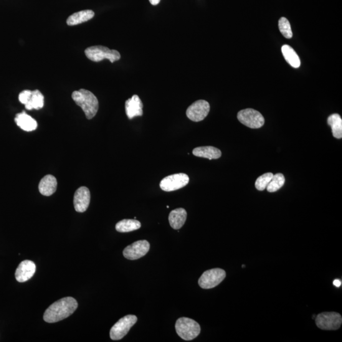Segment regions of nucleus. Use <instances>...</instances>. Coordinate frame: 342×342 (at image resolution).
Segmentation results:
<instances>
[{
  "label": "nucleus",
  "instance_id": "nucleus-1",
  "mask_svg": "<svg viewBox=\"0 0 342 342\" xmlns=\"http://www.w3.org/2000/svg\"><path fill=\"white\" fill-rule=\"evenodd\" d=\"M78 307V301L72 297L68 296L61 298L46 310L43 319L47 323H57L72 315Z\"/></svg>",
  "mask_w": 342,
  "mask_h": 342
},
{
  "label": "nucleus",
  "instance_id": "nucleus-2",
  "mask_svg": "<svg viewBox=\"0 0 342 342\" xmlns=\"http://www.w3.org/2000/svg\"><path fill=\"white\" fill-rule=\"evenodd\" d=\"M72 98L75 103L83 109L86 118L91 119L96 116L99 108L98 100L91 91L81 89L73 91Z\"/></svg>",
  "mask_w": 342,
  "mask_h": 342
},
{
  "label": "nucleus",
  "instance_id": "nucleus-3",
  "mask_svg": "<svg viewBox=\"0 0 342 342\" xmlns=\"http://www.w3.org/2000/svg\"><path fill=\"white\" fill-rule=\"evenodd\" d=\"M175 328L177 334L186 341L197 338L201 331L200 324L197 322L187 318L177 319Z\"/></svg>",
  "mask_w": 342,
  "mask_h": 342
},
{
  "label": "nucleus",
  "instance_id": "nucleus-4",
  "mask_svg": "<svg viewBox=\"0 0 342 342\" xmlns=\"http://www.w3.org/2000/svg\"><path fill=\"white\" fill-rule=\"evenodd\" d=\"M85 55L88 59L95 62L107 59L113 63L121 59V54L118 51L110 50L103 46H94L86 48Z\"/></svg>",
  "mask_w": 342,
  "mask_h": 342
},
{
  "label": "nucleus",
  "instance_id": "nucleus-5",
  "mask_svg": "<svg viewBox=\"0 0 342 342\" xmlns=\"http://www.w3.org/2000/svg\"><path fill=\"white\" fill-rule=\"evenodd\" d=\"M138 318L134 315H128L119 319L114 325L111 327L110 331V336L113 340H119L124 338L128 334L132 327L136 324Z\"/></svg>",
  "mask_w": 342,
  "mask_h": 342
},
{
  "label": "nucleus",
  "instance_id": "nucleus-6",
  "mask_svg": "<svg viewBox=\"0 0 342 342\" xmlns=\"http://www.w3.org/2000/svg\"><path fill=\"white\" fill-rule=\"evenodd\" d=\"M237 118L243 125L252 129L260 128L265 123L264 118L262 114L252 108L240 110L238 113Z\"/></svg>",
  "mask_w": 342,
  "mask_h": 342
},
{
  "label": "nucleus",
  "instance_id": "nucleus-7",
  "mask_svg": "<svg viewBox=\"0 0 342 342\" xmlns=\"http://www.w3.org/2000/svg\"><path fill=\"white\" fill-rule=\"evenodd\" d=\"M226 276L225 271L220 268L205 271L199 280V285L203 289H210L219 285Z\"/></svg>",
  "mask_w": 342,
  "mask_h": 342
},
{
  "label": "nucleus",
  "instance_id": "nucleus-8",
  "mask_svg": "<svg viewBox=\"0 0 342 342\" xmlns=\"http://www.w3.org/2000/svg\"><path fill=\"white\" fill-rule=\"evenodd\" d=\"M315 320L317 326L323 330H336L342 323L341 316L334 312L319 314Z\"/></svg>",
  "mask_w": 342,
  "mask_h": 342
},
{
  "label": "nucleus",
  "instance_id": "nucleus-9",
  "mask_svg": "<svg viewBox=\"0 0 342 342\" xmlns=\"http://www.w3.org/2000/svg\"><path fill=\"white\" fill-rule=\"evenodd\" d=\"M189 177L184 173H178L165 177L161 181L160 187L165 192H173L182 188L188 184Z\"/></svg>",
  "mask_w": 342,
  "mask_h": 342
},
{
  "label": "nucleus",
  "instance_id": "nucleus-10",
  "mask_svg": "<svg viewBox=\"0 0 342 342\" xmlns=\"http://www.w3.org/2000/svg\"><path fill=\"white\" fill-rule=\"evenodd\" d=\"M210 105L207 101L200 100L195 101L187 108L186 116L194 122H200L204 120L209 114Z\"/></svg>",
  "mask_w": 342,
  "mask_h": 342
},
{
  "label": "nucleus",
  "instance_id": "nucleus-11",
  "mask_svg": "<svg viewBox=\"0 0 342 342\" xmlns=\"http://www.w3.org/2000/svg\"><path fill=\"white\" fill-rule=\"evenodd\" d=\"M149 243L146 240H139L128 246L123 251L124 257L129 260H137L145 255L149 250Z\"/></svg>",
  "mask_w": 342,
  "mask_h": 342
},
{
  "label": "nucleus",
  "instance_id": "nucleus-12",
  "mask_svg": "<svg viewBox=\"0 0 342 342\" xmlns=\"http://www.w3.org/2000/svg\"><path fill=\"white\" fill-rule=\"evenodd\" d=\"M91 195L90 190L85 186H81L76 190L73 196V205L78 212H84L90 205Z\"/></svg>",
  "mask_w": 342,
  "mask_h": 342
},
{
  "label": "nucleus",
  "instance_id": "nucleus-13",
  "mask_svg": "<svg viewBox=\"0 0 342 342\" xmlns=\"http://www.w3.org/2000/svg\"><path fill=\"white\" fill-rule=\"evenodd\" d=\"M35 269L36 267L32 261L29 260L22 261L17 268L15 278L20 283L25 282L34 276Z\"/></svg>",
  "mask_w": 342,
  "mask_h": 342
},
{
  "label": "nucleus",
  "instance_id": "nucleus-14",
  "mask_svg": "<svg viewBox=\"0 0 342 342\" xmlns=\"http://www.w3.org/2000/svg\"><path fill=\"white\" fill-rule=\"evenodd\" d=\"M143 103L139 96L134 95L125 103L126 113L129 119L143 116Z\"/></svg>",
  "mask_w": 342,
  "mask_h": 342
},
{
  "label": "nucleus",
  "instance_id": "nucleus-15",
  "mask_svg": "<svg viewBox=\"0 0 342 342\" xmlns=\"http://www.w3.org/2000/svg\"><path fill=\"white\" fill-rule=\"evenodd\" d=\"M17 125L25 131H32L37 128V123L34 119L28 115L24 111L17 113L15 118Z\"/></svg>",
  "mask_w": 342,
  "mask_h": 342
},
{
  "label": "nucleus",
  "instance_id": "nucleus-16",
  "mask_svg": "<svg viewBox=\"0 0 342 342\" xmlns=\"http://www.w3.org/2000/svg\"><path fill=\"white\" fill-rule=\"evenodd\" d=\"M57 181L52 175H47L41 180L39 190L41 194L49 197L54 194L57 190Z\"/></svg>",
  "mask_w": 342,
  "mask_h": 342
},
{
  "label": "nucleus",
  "instance_id": "nucleus-17",
  "mask_svg": "<svg viewBox=\"0 0 342 342\" xmlns=\"http://www.w3.org/2000/svg\"><path fill=\"white\" fill-rule=\"evenodd\" d=\"M187 218V212L183 208L172 210L169 215V221L174 230H179L183 226Z\"/></svg>",
  "mask_w": 342,
  "mask_h": 342
},
{
  "label": "nucleus",
  "instance_id": "nucleus-18",
  "mask_svg": "<svg viewBox=\"0 0 342 342\" xmlns=\"http://www.w3.org/2000/svg\"><path fill=\"white\" fill-rule=\"evenodd\" d=\"M193 154L198 157L208 159L209 160L217 159L221 157V151L219 149L214 146H200L195 148L193 150Z\"/></svg>",
  "mask_w": 342,
  "mask_h": 342
},
{
  "label": "nucleus",
  "instance_id": "nucleus-19",
  "mask_svg": "<svg viewBox=\"0 0 342 342\" xmlns=\"http://www.w3.org/2000/svg\"><path fill=\"white\" fill-rule=\"evenodd\" d=\"M95 16V12L91 10H82V11L74 13L68 17L67 24L70 26L82 24L87 22Z\"/></svg>",
  "mask_w": 342,
  "mask_h": 342
},
{
  "label": "nucleus",
  "instance_id": "nucleus-20",
  "mask_svg": "<svg viewBox=\"0 0 342 342\" xmlns=\"http://www.w3.org/2000/svg\"><path fill=\"white\" fill-rule=\"evenodd\" d=\"M284 58L286 62L293 68H298L300 66V60L295 51L290 46L285 45L281 48Z\"/></svg>",
  "mask_w": 342,
  "mask_h": 342
},
{
  "label": "nucleus",
  "instance_id": "nucleus-21",
  "mask_svg": "<svg viewBox=\"0 0 342 342\" xmlns=\"http://www.w3.org/2000/svg\"><path fill=\"white\" fill-rule=\"evenodd\" d=\"M328 124L331 127L332 133L334 138H342V119L338 113H333L328 118Z\"/></svg>",
  "mask_w": 342,
  "mask_h": 342
},
{
  "label": "nucleus",
  "instance_id": "nucleus-22",
  "mask_svg": "<svg viewBox=\"0 0 342 342\" xmlns=\"http://www.w3.org/2000/svg\"><path fill=\"white\" fill-rule=\"evenodd\" d=\"M140 222L135 219H123L117 223L116 229L118 232L128 233L139 229Z\"/></svg>",
  "mask_w": 342,
  "mask_h": 342
},
{
  "label": "nucleus",
  "instance_id": "nucleus-23",
  "mask_svg": "<svg viewBox=\"0 0 342 342\" xmlns=\"http://www.w3.org/2000/svg\"><path fill=\"white\" fill-rule=\"evenodd\" d=\"M25 108L30 110L32 109L39 110L44 106V96L39 90L32 91V95L30 100L25 105Z\"/></svg>",
  "mask_w": 342,
  "mask_h": 342
},
{
  "label": "nucleus",
  "instance_id": "nucleus-24",
  "mask_svg": "<svg viewBox=\"0 0 342 342\" xmlns=\"http://www.w3.org/2000/svg\"><path fill=\"white\" fill-rule=\"evenodd\" d=\"M285 178L284 175L281 173H278L273 175V177L270 183L268 184L267 187L268 192L273 193L277 192L285 184Z\"/></svg>",
  "mask_w": 342,
  "mask_h": 342
},
{
  "label": "nucleus",
  "instance_id": "nucleus-25",
  "mask_svg": "<svg viewBox=\"0 0 342 342\" xmlns=\"http://www.w3.org/2000/svg\"><path fill=\"white\" fill-rule=\"evenodd\" d=\"M279 29H280L281 34L283 36L290 39L293 36L292 30L291 29V25L287 19L285 17H281L278 22Z\"/></svg>",
  "mask_w": 342,
  "mask_h": 342
},
{
  "label": "nucleus",
  "instance_id": "nucleus-26",
  "mask_svg": "<svg viewBox=\"0 0 342 342\" xmlns=\"http://www.w3.org/2000/svg\"><path fill=\"white\" fill-rule=\"evenodd\" d=\"M273 174L268 172L258 177L256 180L255 186L258 191H263L270 183L273 177Z\"/></svg>",
  "mask_w": 342,
  "mask_h": 342
},
{
  "label": "nucleus",
  "instance_id": "nucleus-27",
  "mask_svg": "<svg viewBox=\"0 0 342 342\" xmlns=\"http://www.w3.org/2000/svg\"><path fill=\"white\" fill-rule=\"evenodd\" d=\"M31 95L32 91L24 90L22 91L19 95L20 102L25 105V104H27L28 101H29L30 97H31Z\"/></svg>",
  "mask_w": 342,
  "mask_h": 342
},
{
  "label": "nucleus",
  "instance_id": "nucleus-28",
  "mask_svg": "<svg viewBox=\"0 0 342 342\" xmlns=\"http://www.w3.org/2000/svg\"><path fill=\"white\" fill-rule=\"evenodd\" d=\"M333 285L336 286V287H339L341 285V281L339 280H334L333 281Z\"/></svg>",
  "mask_w": 342,
  "mask_h": 342
},
{
  "label": "nucleus",
  "instance_id": "nucleus-29",
  "mask_svg": "<svg viewBox=\"0 0 342 342\" xmlns=\"http://www.w3.org/2000/svg\"><path fill=\"white\" fill-rule=\"evenodd\" d=\"M161 1V0H149V3H150L152 5H158Z\"/></svg>",
  "mask_w": 342,
  "mask_h": 342
}]
</instances>
